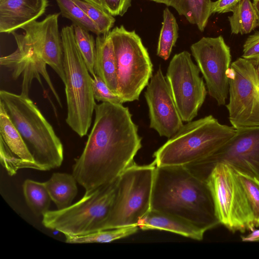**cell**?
Masks as SVG:
<instances>
[{
  "instance_id": "cell-1",
  "label": "cell",
  "mask_w": 259,
  "mask_h": 259,
  "mask_svg": "<svg viewBox=\"0 0 259 259\" xmlns=\"http://www.w3.org/2000/svg\"><path fill=\"white\" fill-rule=\"evenodd\" d=\"M95 111L93 126L72 170L85 192L116 180L142 147L138 126L127 107L102 102L96 104Z\"/></svg>"
},
{
  "instance_id": "cell-2",
  "label": "cell",
  "mask_w": 259,
  "mask_h": 259,
  "mask_svg": "<svg viewBox=\"0 0 259 259\" xmlns=\"http://www.w3.org/2000/svg\"><path fill=\"white\" fill-rule=\"evenodd\" d=\"M151 209L178 217L205 232L220 224L206 182L184 165L156 166Z\"/></svg>"
},
{
  "instance_id": "cell-3",
  "label": "cell",
  "mask_w": 259,
  "mask_h": 259,
  "mask_svg": "<svg viewBox=\"0 0 259 259\" xmlns=\"http://www.w3.org/2000/svg\"><path fill=\"white\" fill-rule=\"evenodd\" d=\"M232 126L210 115L188 122L153 154L156 166L186 165L206 160L235 135Z\"/></svg>"
},
{
  "instance_id": "cell-4",
  "label": "cell",
  "mask_w": 259,
  "mask_h": 259,
  "mask_svg": "<svg viewBox=\"0 0 259 259\" xmlns=\"http://www.w3.org/2000/svg\"><path fill=\"white\" fill-rule=\"evenodd\" d=\"M0 105L19 132L41 170L60 167L63 160L62 144L28 95L1 90Z\"/></svg>"
},
{
  "instance_id": "cell-5",
  "label": "cell",
  "mask_w": 259,
  "mask_h": 259,
  "mask_svg": "<svg viewBox=\"0 0 259 259\" xmlns=\"http://www.w3.org/2000/svg\"><path fill=\"white\" fill-rule=\"evenodd\" d=\"M65 93L67 105L66 122L80 137L91 126L96 105L92 89V78L76 45L73 25L64 27L61 31Z\"/></svg>"
},
{
  "instance_id": "cell-6",
  "label": "cell",
  "mask_w": 259,
  "mask_h": 259,
  "mask_svg": "<svg viewBox=\"0 0 259 259\" xmlns=\"http://www.w3.org/2000/svg\"><path fill=\"white\" fill-rule=\"evenodd\" d=\"M60 13L50 14L41 21H32L21 29L24 34L13 32L17 45L16 52L24 67L50 78L46 70L49 65L65 83L62 41L59 31Z\"/></svg>"
},
{
  "instance_id": "cell-7",
  "label": "cell",
  "mask_w": 259,
  "mask_h": 259,
  "mask_svg": "<svg viewBox=\"0 0 259 259\" xmlns=\"http://www.w3.org/2000/svg\"><path fill=\"white\" fill-rule=\"evenodd\" d=\"M118 181V178L85 192L79 200L65 208L48 211L42 215L43 225L64 235H83L99 231L112 208Z\"/></svg>"
},
{
  "instance_id": "cell-8",
  "label": "cell",
  "mask_w": 259,
  "mask_h": 259,
  "mask_svg": "<svg viewBox=\"0 0 259 259\" xmlns=\"http://www.w3.org/2000/svg\"><path fill=\"white\" fill-rule=\"evenodd\" d=\"M156 166L154 161L143 165L134 162L122 172L110 212L100 230L137 224L151 210Z\"/></svg>"
},
{
  "instance_id": "cell-9",
  "label": "cell",
  "mask_w": 259,
  "mask_h": 259,
  "mask_svg": "<svg viewBox=\"0 0 259 259\" xmlns=\"http://www.w3.org/2000/svg\"><path fill=\"white\" fill-rule=\"evenodd\" d=\"M108 34L115 56L118 94L124 102L138 100L153 76L148 51L136 31L127 30L123 25Z\"/></svg>"
},
{
  "instance_id": "cell-10",
  "label": "cell",
  "mask_w": 259,
  "mask_h": 259,
  "mask_svg": "<svg viewBox=\"0 0 259 259\" xmlns=\"http://www.w3.org/2000/svg\"><path fill=\"white\" fill-rule=\"evenodd\" d=\"M206 182L220 224L233 233L251 232L255 229L248 197L232 166L223 162L217 163Z\"/></svg>"
},
{
  "instance_id": "cell-11",
  "label": "cell",
  "mask_w": 259,
  "mask_h": 259,
  "mask_svg": "<svg viewBox=\"0 0 259 259\" xmlns=\"http://www.w3.org/2000/svg\"><path fill=\"white\" fill-rule=\"evenodd\" d=\"M229 119L236 129L259 127V58H239L228 72Z\"/></svg>"
},
{
  "instance_id": "cell-12",
  "label": "cell",
  "mask_w": 259,
  "mask_h": 259,
  "mask_svg": "<svg viewBox=\"0 0 259 259\" xmlns=\"http://www.w3.org/2000/svg\"><path fill=\"white\" fill-rule=\"evenodd\" d=\"M191 54H175L167 67L166 79L182 120L192 121L203 105L207 91Z\"/></svg>"
},
{
  "instance_id": "cell-13",
  "label": "cell",
  "mask_w": 259,
  "mask_h": 259,
  "mask_svg": "<svg viewBox=\"0 0 259 259\" xmlns=\"http://www.w3.org/2000/svg\"><path fill=\"white\" fill-rule=\"evenodd\" d=\"M190 50L205 81L207 92L218 105H224L229 96L228 72L231 66L229 47L221 35L203 37Z\"/></svg>"
},
{
  "instance_id": "cell-14",
  "label": "cell",
  "mask_w": 259,
  "mask_h": 259,
  "mask_svg": "<svg viewBox=\"0 0 259 259\" xmlns=\"http://www.w3.org/2000/svg\"><path fill=\"white\" fill-rule=\"evenodd\" d=\"M145 92L150 127L161 137L170 138L183 123L160 66L152 76Z\"/></svg>"
},
{
  "instance_id": "cell-15",
  "label": "cell",
  "mask_w": 259,
  "mask_h": 259,
  "mask_svg": "<svg viewBox=\"0 0 259 259\" xmlns=\"http://www.w3.org/2000/svg\"><path fill=\"white\" fill-rule=\"evenodd\" d=\"M236 130L234 137L203 164L202 169L210 173L217 163L223 162L259 179V127Z\"/></svg>"
},
{
  "instance_id": "cell-16",
  "label": "cell",
  "mask_w": 259,
  "mask_h": 259,
  "mask_svg": "<svg viewBox=\"0 0 259 259\" xmlns=\"http://www.w3.org/2000/svg\"><path fill=\"white\" fill-rule=\"evenodd\" d=\"M1 162L10 176L22 168L41 170L21 135L0 105Z\"/></svg>"
},
{
  "instance_id": "cell-17",
  "label": "cell",
  "mask_w": 259,
  "mask_h": 259,
  "mask_svg": "<svg viewBox=\"0 0 259 259\" xmlns=\"http://www.w3.org/2000/svg\"><path fill=\"white\" fill-rule=\"evenodd\" d=\"M48 0H0V32L12 33L43 15Z\"/></svg>"
},
{
  "instance_id": "cell-18",
  "label": "cell",
  "mask_w": 259,
  "mask_h": 259,
  "mask_svg": "<svg viewBox=\"0 0 259 259\" xmlns=\"http://www.w3.org/2000/svg\"><path fill=\"white\" fill-rule=\"evenodd\" d=\"M137 225L143 230H163L198 241L203 239L205 232L178 217L151 209L138 221Z\"/></svg>"
},
{
  "instance_id": "cell-19",
  "label": "cell",
  "mask_w": 259,
  "mask_h": 259,
  "mask_svg": "<svg viewBox=\"0 0 259 259\" xmlns=\"http://www.w3.org/2000/svg\"><path fill=\"white\" fill-rule=\"evenodd\" d=\"M96 48L95 72L114 93L118 95L115 56L108 33L97 35Z\"/></svg>"
},
{
  "instance_id": "cell-20",
  "label": "cell",
  "mask_w": 259,
  "mask_h": 259,
  "mask_svg": "<svg viewBox=\"0 0 259 259\" xmlns=\"http://www.w3.org/2000/svg\"><path fill=\"white\" fill-rule=\"evenodd\" d=\"M172 7L180 15L184 16L191 24H195L203 32L206 26L210 12L211 0H149Z\"/></svg>"
},
{
  "instance_id": "cell-21",
  "label": "cell",
  "mask_w": 259,
  "mask_h": 259,
  "mask_svg": "<svg viewBox=\"0 0 259 259\" xmlns=\"http://www.w3.org/2000/svg\"><path fill=\"white\" fill-rule=\"evenodd\" d=\"M42 183L58 209L72 204L77 193V182L72 174L55 172L49 180Z\"/></svg>"
},
{
  "instance_id": "cell-22",
  "label": "cell",
  "mask_w": 259,
  "mask_h": 259,
  "mask_svg": "<svg viewBox=\"0 0 259 259\" xmlns=\"http://www.w3.org/2000/svg\"><path fill=\"white\" fill-rule=\"evenodd\" d=\"M232 13L228 17L232 34H248L257 26L256 14L251 0H241Z\"/></svg>"
},
{
  "instance_id": "cell-23",
  "label": "cell",
  "mask_w": 259,
  "mask_h": 259,
  "mask_svg": "<svg viewBox=\"0 0 259 259\" xmlns=\"http://www.w3.org/2000/svg\"><path fill=\"white\" fill-rule=\"evenodd\" d=\"M139 229L137 224L113 229L102 230L79 236L65 235V242L71 244L110 243L136 233Z\"/></svg>"
},
{
  "instance_id": "cell-24",
  "label": "cell",
  "mask_w": 259,
  "mask_h": 259,
  "mask_svg": "<svg viewBox=\"0 0 259 259\" xmlns=\"http://www.w3.org/2000/svg\"><path fill=\"white\" fill-rule=\"evenodd\" d=\"M23 191L27 204L35 215L42 216L49 210L52 199L42 182L27 179Z\"/></svg>"
},
{
  "instance_id": "cell-25",
  "label": "cell",
  "mask_w": 259,
  "mask_h": 259,
  "mask_svg": "<svg viewBox=\"0 0 259 259\" xmlns=\"http://www.w3.org/2000/svg\"><path fill=\"white\" fill-rule=\"evenodd\" d=\"M179 27L176 19L168 8L163 13V22L157 48V55L164 60L170 57L178 38Z\"/></svg>"
},
{
  "instance_id": "cell-26",
  "label": "cell",
  "mask_w": 259,
  "mask_h": 259,
  "mask_svg": "<svg viewBox=\"0 0 259 259\" xmlns=\"http://www.w3.org/2000/svg\"><path fill=\"white\" fill-rule=\"evenodd\" d=\"M60 10V14L71 20L73 25L97 35L100 32L95 23L72 0H55Z\"/></svg>"
},
{
  "instance_id": "cell-27",
  "label": "cell",
  "mask_w": 259,
  "mask_h": 259,
  "mask_svg": "<svg viewBox=\"0 0 259 259\" xmlns=\"http://www.w3.org/2000/svg\"><path fill=\"white\" fill-rule=\"evenodd\" d=\"M76 45L85 62L90 73L96 76L94 67L96 56V40L93 36L85 30L73 25Z\"/></svg>"
},
{
  "instance_id": "cell-28",
  "label": "cell",
  "mask_w": 259,
  "mask_h": 259,
  "mask_svg": "<svg viewBox=\"0 0 259 259\" xmlns=\"http://www.w3.org/2000/svg\"><path fill=\"white\" fill-rule=\"evenodd\" d=\"M95 23L100 35L108 33L113 26L115 19L107 11L83 0H72Z\"/></svg>"
},
{
  "instance_id": "cell-29",
  "label": "cell",
  "mask_w": 259,
  "mask_h": 259,
  "mask_svg": "<svg viewBox=\"0 0 259 259\" xmlns=\"http://www.w3.org/2000/svg\"><path fill=\"white\" fill-rule=\"evenodd\" d=\"M234 169L248 197L253 213L255 228L259 227V179Z\"/></svg>"
},
{
  "instance_id": "cell-30",
  "label": "cell",
  "mask_w": 259,
  "mask_h": 259,
  "mask_svg": "<svg viewBox=\"0 0 259 259\" xmlns=\"http://www.w3.org/2000/svg\"><path fill=\"white\" fill-rule=\"evenodd\" d=\"M92 89L95 100L102 102L122 104L124 101L118 95L114 93L98 75L92 78Z\"/></svg>"
},
{
  "instance_id": "cell-31",
  "label": "cell",
  "mask_w": 259,
  "mask_h": 259,
  "mask_svg": "<svg viewBox=\"0 0 259 259\" xmlns=\"http://www.w3.org/2000/svg\"><path fill=\"white\" fill-rule=\"evenodd\" d=\"M241 57L246 59L259 58V31L247 37L243 46Z\"/></svg>"
},
{
  "instance_id": "cell-32",
  "label": "cell",
  "mask_w": 259,
  "mask_h": 259,
  "mask_svg": "<svg viewBox=\"0 0 259 259\" xmlns=\"http://www.w3.org/2000/svg\"><path fill=\"white\" fill-rule=\"evenodd\" d=\"M104 9L113 16H122L132 5V0H102Z\"/></svg>"
},
{
  "instance_id": "cell-33",
  "label": "cell",
  "mask_w": 259,
  "mask_h": 259,
  "mask_svg": "<svg viewBox=\"0 0 259 259\" xmlns=\"http://www.w3.org/2000/svg\"><path fill=\"white\" fill-rule=\"evenodd\" d=\"M241 0H218L212 2L211 4V14L226 13L233 11L235 7Z\"/></svg>"
},
{
  "instance_id": "cell-34",
  "label": "cell",
  "mask_w": 259,
  "mask_h": 259,
  "mask_svg": "<svg viewBox=\"0 0 259 259\" xmlns=\"http://www.w3.org/2000/svg\"><path fill=\"white\" fill-rule=\"evenodd\" d=\"M242 241L259 242V229H255L246 236H241Z\"/></svg>"
},
{
  "instance_id": "cell-35",
  "label": "cell",
  "mask_w": 259,
  "mask_h": 259,
  "mask_svg": "<svg viewBox=\"0 0 259 259\" xmlns=\"http://www.w3.org/2000/svg\"><path fill=\"white\" fill-rule=\"evenodd\" d=\"M87 3L91 4L96 7L106 10L103 5L102 0H83Z\"/></svg>"
},
{
  "instance_id": "cell-36",
  "label": "cell",
  "mask_w": 259,
  "mask_h": 259,
  "mask_svg": "<svg viewBox=\"0 0 259 259\" xmlns=\"http://www.w3.org/2000/svg\"><path fill=\"white\" fill-rule=\"evenodd\" d=\"M252 4L257 16V25L259 26V0H253Z\"/></svg>"
}]
</instances>
